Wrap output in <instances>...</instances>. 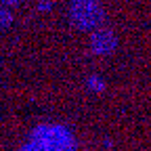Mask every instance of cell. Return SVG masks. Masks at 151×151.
<instances>
[{
    "label": "cell",
    "instance_id": "obj_4",
    "mask_svg": "<svg viewBox=\"0 0 151 151\" xmlns=\"http://www.w3.org/2000/svg\"><path fill=\"white\" fill-rule=\"evenodd\" d=\"M86 86L92 92H103L105 90V82H103V78H99V76H90V78L86 80Z\"/></svg>",
    "mask_w": 151,
    "mask_h": 151
},
{
    "label": "cell",
    "instance_id": "obj_3",
    "mask_svg": "<svg viewBox=\"0 0 151 151\" xmlns=\"http://www.w3.org/2000/svg\"><path fill=\"white\" fill-rule=\"evenodd\" d=\"M116 48H118V36L109 27H99V29L90 32V52L92 55L107 57Z\"/></svg>",
    "mask_w": 151,
    "mask_h": 151
},
{
    "label": "cell",
    "instance_id": "obj_6",
    "mask_svg": "<svg viewBox=\"0 0 151 151\" xmlns=\"http://www.w3.org/2000/svg\"><path fill=\"white\" fill-rule=\"evenodd\" d=\"M50 9H52V2H40V4H38V11H42V13H46Z\"/></svg>",
    "mask_w": 151,
    "mask_h": 151
},
{
    "label": "cell",
    "instance_id": "obj_2",
    "mask_svg": "<svg viewBox=\"0 0 151 151\" xmlns=\"http://www.w3.org/2000/svg\"><path fill=\"white\" fill-rule=\"evenodd\" d=\"M69 21L73 27H78L82 32H94V29L103 27L105 11L99 0H71Z\"/></svg>",
    "mask_w": 151,
    "mask_h": 151
},
{
    "label": "cell",
    "instance_id": "obj_5",
    "mask_svg": "<svg viewBox=\"0 0 151 151\" xmlns=\"http://www.w3.org/2000/svg\"><path fill=\"white\" fill-rule=\"evenodd\" d=\"M13 23V13L9 6H0V27H9Z\"/></svg>",
    "mask_w": 151,
    "mask_h": 151
},
{
    "label": "cell",
    "instance_id": "obj_7",
    "mask_svg": "<svg viewBox=\"0 0 151 151\" xmlns=\"http://www.w3.org/2000/svg\"><path fill=\"white\" fill-rule=\"evenodd\" d=\"M15 4H19V0H2V6H15Z\"/></svg>",
    "mask_w": 151,
    "mask_h": 151
},
{
    "label": "cell",
    "instance_id": "obj_1",
    "mask_svg": "<svg viewBox=\"0 0 151 151\" xmlns=\"http://www.w3.org/2000/svg\"><path fill=\"white\" fill-rule=\"evenodd\" d=\"M21 151H78V145L67 126L40 124L32 130Z\"/></svg>",
    "mask_w": 151,
    "mask_h": 151
}]
</instances>
